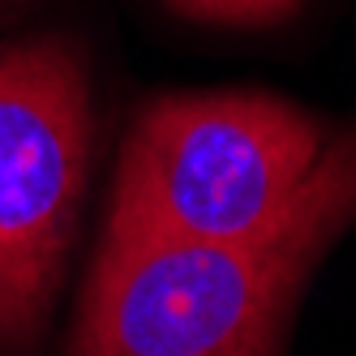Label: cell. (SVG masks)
Returning <instances> with one entry per match:
<instances>
[{
    "label": "cell",
    "instance_id": "1",
    "mask_svg": "<svg viewBox=\"0 0 356 356\" xmlns=\"http://www.w3.org/2000/svg\"><path fill=\"white\" fill-rule=\"evenodd\" d=\"M356 223V129L326 142L270 227L236 241L104 236L69 330L86 356L284 352L296 296Z\"/></svg>",
    "mask_w": 356,
    "mask_h": 356
},
{
    "label": "cell",
    "instance_id": "2",
    "mask_svg": "<svg viewBox=\"0 0 356 356\" xmlns=\"http://www.w3.org/2000/svg\"><path fill=\"white\" fill-rule=\"evenodd\" d=\"M322 146V124L270 95L159 99L124 142L104 236H253L288 211Z\"/></svg>",
    "mask_w": 356,
    "mask_h": 356
},
{
    "label": "cell",
    "instance_id": "3",
    "mask_svg": "<svg viewBox=\"0 0 356 356\" xmlns=\"http://www.w3.org/2000/svg\"><path fill=\"white\" fill-rule=\"evenodd\" d=\"M90 172V78L65 35L0 47V348L43 335Z\"/></svg>",
    "mask_w": 356,
    "mask_h": 356
},
{
    "label": "cell",
    "instance_id": "4",
    "mask_svg": "<svg viewBox=\"0 0 356 356\" xmlns=\"http://www.w3.org/2000/svg\"><path fill=\"white\" fill-rule=\"evenodd\" d=\"M176 13L193 22H223V26H266L288 17L300 0H168Z\"/></svg>",
    "mask_w": 356,
    "mask_h": 356
},
{
    "label": "cell",
    "instance_id": "5",
    "mask_svg": "<svg viewBox=\"0 0 356 356\" xmlns=\"http://www.w3.org/2000/svg\"><path fill=\"white\" fill-rule=\"evenodd\" d=\"M13 9H17V0H0V22H5V17H9Z\"/></svg>",
    "mask_w": 356,
    "mask_h": 356
}]
</instances>
